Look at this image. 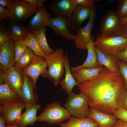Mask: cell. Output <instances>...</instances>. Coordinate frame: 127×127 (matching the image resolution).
<instances>
[{
	"instance_id": "c3c4849f",
	"label": "cell",
	"mask_w": 127,
	"mask_h": 127,
	"mask_svg": "<svg viewBox=\"0 0 127 127\" xmlns=\"http://www.w3.org/2000/svg\"><path fill=\"white\" fill-rule=\"evenodd\" d=\"M112 127H121L120 126L118 123H117L116 124L114 125V126H113Z\"/></svg>"
},
{
	"instance_id": "484cf974",
	"label": "cell",
	"mask_w": 127,
	"mask_h": 127,
	"mask_svg": "<svg viewBox=\"0 0 127 127\" xmlns=\"http://www.w3.org/2000/svg\"><path fill=\"white\" fill-rule=\"evenodd\" d=\"M47 29V27L45 26L34 29L32 31L42 51L45 54L48 55L54 51L49 47L48 43L45 36Z\"/></svg>"
},
{
	"instance_id": "8992f818",
	"label": "cell",
	"mask_w": 127,
	"mask_h": 127,
	"mask_svg": "<svg viewBox=\"0 0 127 127\" xmlns=\"http://www.w3.org/2000/svg\"><path fill=\"white\" fill-rule=\"evenodd\" d=\"M122 26L116 11L107 10L102 16L99 21L100 34L119 36Z\"/></svg>"
},
{
	"instance_id": "681fc988",
	"label": "cell",
	"mask_w": 127,
	"mask_h": 127,
	"mask_svg": "<svg viewBox=\"0 0 127 127\" xmlns=\"http://www.w3.org/2000/svg\"><path fill=\"white\" fill-rule=\"evenodd\" d=\"M115 0H108V1H106V4H107L110 3L111 2H113V1H115Z\"/></svg>"
},
{
	"instance_id": "44dd1931",
	"label": "cell",
	"mask_w": 127,
	"mask_h": 127,
	"mask_svg": "<svg viewBox=\"0 0 127 127\" xmlns=\"http://www.w3.org/2000/svg\"><path fill=\"white\" fill-rule=\"evenodd\" d=\"M94 37L91 35L90 39L87 44L86 48L87 55V58L83 64L76 67H70L71 71L73 72L80 68H92L99 67L94 44Z\"/></svg>"
},
{
	"instance_id": "4dcf8cb0",
	"label": "cell",
	"mask_w": 127,
	"mask_h": 127,
	"mask_svg": "<svg viewBox=\"0 0 127 127\" xmlns=\"http://www.w3.org/2000/svg\"><path fill=\"white\" fill-rule=\"evenodd\" d=\"M11 40L10 34L7 26L4 23H0V45Z\"/></svg>"
},
{
	"instance_id": "d4e9b609",
	"label": "cell",
	"mask_w": 127,
	"mask_h": 127,
	"mask_svg": "<svg viewBox=\"0 0 127 127\" xmlns=\"http://www.w3.org/2000/svg\"><path fill=\"white\" fill-rule=\"evenodd\" d=\"M60 127H99V126L91 118L80 119L71 116L67 121L62 123Z\"/></svg>"
},
{
	"instance_id": "83f0119b",
	"label": "cell",
	"mask_w": 127,
	"mask_h": 127,
	"mask_svg": "<svg viewBox=\"0 0 127 127\" xmlns=\"http://www.w3.org/2000/svg\"><path fill=\"white\" fill-rule=\"evenodd\" d=\"M24 41L27 47L31 49L36 55L42 57L44 58L47 56L48 55L44 53L40 47L32 31H29L27 37Z\"/></svg>"
},
{
	"instance_id": "9a60e30c",
	"label": "cell",
	"mask_w": 127,
	"mask_h": 127,
	"mask_svg": "<svg viewBox=\"0 0 127 127\" xmlns=\"http://www.w3.org/2000/svg\"><path fill=\"white\" fill-rule=\"evenodd\" d=\"M23 76L24 83L20 97L26 105L36 104L39 98L34 91L35 89L33 82L30 77L23 73Z\"/></svg>"
},
{
	"instance_id": "9c48e42d",
	"label": "cell",
	"mask_w": 127,
	"mask_h": 127,
	"mask_svg": "<svg viewBox=\"0 0 127 127\" xmlns=\"http://www.w3.org/2000/svg\"><path fill=\"white\" fill-rule=\"evenodd\" d=\"M47 64L44 58L35 55L30 64L23 70V72L30 77L34 85L35 91L36 89V84L40 76L47 78L48 69Z\"/></svg>"
},
{
	"instance_id": "7bdbcfd3",
	"label": "cell",
	"mask_w": 127,
	"mask_h": 127,
	"mask_svg": "<svg viewBox=\"0 0 127 127\" xmlns=\"http://www.w3.org/2000/svg\"><path fill=\"white\" fill-rule=\"evenodd\" d=\"M118 123L121 127H127V122L119 119Z\"/></svg>"
},
{
	"instance_id": "d590c367",
	"label": "cell",
	"mask_w": 127,
	"mask_h": 127,
	"mask_svg": "<svg viewBox=\"0 0 127 127\" xmlns=\"http://www.w3.org/2000/svg\"><path fill=\"white\" fill-rule=\"evenodd\" d=\"M10 19V18L9 7L6 8L0 5V22L3 20H8Z\"/></svg>"
},
{
	"instance_id": "60d3db41",
	"label": "cell",
	"mask_w": 127,
	"mask_h": 127,
	"mask_svg": "<svg viewBox=\"0 0 127 127\" xmlns=\"http://www.w3.org/2000/svg\"><path fill=\"white\" fill-rule=\"evenodd\" d=\"M119 36L127 38V23L122 25Z\"/></svg>"
},
{
	"instance_id": "74e56055",
	"label": "cell",
	"mask_w": 127,
	"mask_h": 127,
	"mask_svg": "<svg viewBox=\"0 0 127 127\" xmlns=\"http://www.w3.org/2000/svg\"><path fill=\"white\" fill-rule=\"evenodd\" d=\"M114 55L118 59L121 60L127 64V48L123 51L117 52Z\"/></svg>"
},
{
	"instance_id": "7dc6e473",
	"label": "cell",
	"mask_w": 127,
	"mask_h": 127,
	"mask_svg": "<svg viewBox=\"0 0 127 127\" xmlns=\"http://www.w3.org/2000/svg\"><path fill=\"white\" fill-rule=\"evenodd\" d=\"M3 50V44L0 45V57L1 56Z\"/></svg>"
},
{
	"instance_id": "4fadbf2b",
	"label": "cell",
	"mask_w": 127,
	"mask_h": 127,
	"mask_svg": "<svg viewBox=\"0 0 127 127\" xmlns=\"http://www.w3.org/2000/svg\"><path fill=\"white\" fill-rule=\"evenodd\" d=\"M45 5L52 11L55 17L67 18L71 14L76 6L72 0H54Z\"/></svg>"
},
{
	"instance_id": "ac0fdd59",
	"label": "cell",
	"mask_w": 127,
	"mask_h": 127,
	"mask_svg": "<svg viewBox=\"0 0 127 127\" xmlns=\"http://www.w3.org/2000/svg\"><path fill=\"white\" fill-rule=\"evenodd\" d=\"M95 49L99 67L103 65L112 71H119L116 62L118 59L116 56L114 54H106L95 46Z\"/></svg>"
},
{
	"instance_id": "836d02e7",
	"label": "cell",
	"mask_w": 127,
	"mask_h": 127,
	"mask_svg": "<svg viewBox=\"0 0 127 127\" xmlns=\"http://www.w3.org/2000/svg\"><path fill=\"white\" fill-rule=\"evenodd\" d=\"M118 107L127 110V90L125 89L121 93L118 99Z\"/></svg>"
},
{
	"instance_id": "d6986e66",
	"label": "cell",
	"mask_w": 127,
	"mask_h": 127,
	"mask_svg": "<svg viewBox=\"0 0 127 127\" xmlns=\"http://www.w3.org/2000/svg\"><path fill=\"white\" fill-rule=\"evenodd\" d=\"M7 27L11 40L14 42L19 40H24L29 31L28 24H22L10 19L8 20Z\"/></svg>"
},
{
	"instance_id": "e575fe53",
	"label": "cell",
	"mask_w": 127,
	"mask_h": 127,
	"mask_svg": "<svg viewBox=\"0 0 127 127\" xmlns=\"http://www.w3.org/2000/svg\"><path fill=\"white\" fill-rule=\"evenodd\" d=\"M113 114L118 119L127 122V110L118 107Z\"/></svg>"
},
{
	"instance_id": "ffe728a7",
	"label": "cell",
	"mask_w": 127,
	"mask_h": 127,
	"mask_svg": "<svg viewBox=\"0 0 127 127\" xmlns=\"http://www.w3.org/2000/svg\"><path fill=\"white\" fill-rule=\"evenodd\" d=\"M104 67L102 66L92 68H80L72 72V74L77 82L80 84L97 78Z\"/></svg>"
},
{
	"instance_id": "2e32d148",
	"label": "cell",
	"mask_w": 127,
	"mask_h": 127,
	"mask_svg": "<svg viewBox=\"0 0 127 127\" xmlns=\"http://www.w3.org/2000/svg\"><path fill=\"white\" fill-rule=\"evenodd\" d=\"M88 117L94 120L99 127H112L117 123L119 119L113 114L105 113L91 107Z\"/></svg>"
},
{
	"instance_id": "7402d4cb",
	"label": "cell",
	"mask_w": 127,
	"mask_h": 127,
	"mask_svg": "<svg viewBox=\"0 0 127 127\" xmlns=\"http://www.w3.org/2000/svg\"><path fill=\"white\" fill-rule=\"evenodd\" d=\"M14 43L11 40L3 44V50L0 57V64L6 69L14 66L15 63Z\"/></svg>"
},
{
	"instance_id": "f546056e",
	"label": "cell",
	"mask_w": 127,
	"mask_h": 127,
	"mask_svg": "<svg viewBox=\"0 0 127 127\" xmlns=\"http://www.w3.org/2000/svg\"><path fill=\"white\" fill-rule=\"evenodd\" d=\"M27 48L25 44L24 40H18L15 42V62L20 58Z\"/></svg>"
},
{
	"instance_id": "ba28073f",
	"label": "cell",
	"mask_w": 127,
	"mask_h": 127,
	"mask_svg": "<svg viewBox=\"0 0 127 127\" xmlns=\"http://www.w3.org/2000/svg\"><path fill=\"white\" fill-rule=\"evenodd\" d=\"M90 13L88 22L85 26L79 28L75 34L74 40L76 47L78 49L86 50L91 37V32L97 15L96 10L94 5L89 7Z\"/></svg>"
},
{
	"instance_id": "277c9868",
	"label": "cell",
	"mask_w": 127,
	"mask_h": 127,
	"mask_svg": "<svg viewBox=\"0 0 127 127\" xmlns=\"http://www.w3.org/2000/svg\"><path fill=\"white\" fill-rule=\"evenodd\" d=\"M94 44L104 53L114 54L127 48V38L121 36H113L100 34L98 35Z\"/></svg>"
},
{
	"instance_id": "ee69618b",
	"label": "cell",
	"mask_w": 127,
	"mask_h": 127,
	"mask_svg": "<svg viewBox=\"0 0 127 127\" xmlns=\"http://www.w3.org/2000/svg\"><path fill=\"white\" fill-rule=\"evenodd\" d=\"M5 122L3 117L0 116V127H5Z\"/></svg>"
},
{
	"instance_id": "f35d334b",
	"label": "cell",
	"mask_w": 127,
	"mask_h": 127,
	"mask_svg": "<svg viewBox=\"0 0 127 127\" xmlns=\"http://www.w3.org/2000/svg\"><path fill=\"white\" fill-rule=\"evenodd\" d=\"M31 4L37 7L38 8L43 6H45L44 4L45 0H24Z\"/></svg>"
},
{
	"instance_id": "5b68a950",
	"label": "cell",
	"mask_w": 127,
	"mask_h": 127,
	"mask_svg": "<svg viewBox=\"0 0 127 127\" xmlns=\"http://www.w3.org/2000/svg\"><path fill=\"white\" fill-rule=\"evenodd\" d=\"M64 105L71 116L78 118L88 117L90 108L86 96L81 93L76 94L72 92Z\"/></svg>"
},
{
	"instance_id": "6da1fadb",
	"label": "cell",
	"mask_w": 127,
	"mask_h": 127,
	"mask_svg": "<svg viewBox=\"0 0 127 127\" xmlns=\"http://www.w3.org/2000/svg\"><path fill=\"white\" fill-rule=\"evenodd\" d=\"M78 87L80 93L86 96L90 107L111 114L118 108V99L126 89L120 71H112L105 67L97 78L79 84Z\"/></svg>"
},
{
	"instance_id": "e0dca14e",
	"label": "cell",
	"mask_w": 127,
	"mask_h": 127,
	"mask_svg": "<svg viewBox=\"0 0 127 127\" xmlns=\"http://www.w3.org/2000/svg\"><path fill=\"white\" fill-rule=\"evenodd\" d=\"M41 108V106L39 104L34 105H26L25 111L20 117L17 123V124L22 127L28 126H33L38 120L37 112Z\"/></svg>"
},
{
	"instance_id": "f1b7e54d",
	"label": "cell",
	"mask_w": 127,
	"mask_h": 127,
	"mask_svg": "<svg viewBox=\"0 0 127 127\" xmlns=\"http://www.w3.org/2000/svg\"><path fill=\"white\" fill-rule=\"evenodd\" d=\"M35 55L31 49L27 47L24 53L16 62L14 67L23 70L30 64Z\"/></svg>"
},
{
	"instance_id": "7c38bea8",
	"label": "cell",
	"mask_w": 127,
	"mask_h": 127,
	"mask_svg": "<svg viewBox=\"0 0 127 127\" xmlns=\"http://www.w3.org/2000/svg\"><path fill=\"white\" fill-rule=\"evenodd\" d=\"M23 70L11 67L6 70L5 79L10 89L19 96L21 94L24 83Z\"/></svg>"
},
{
	"instance_id": "d6a6232c",
	"label": "cell",
	"mask_w": 127,
	"mask_h": 127,
	"mask_svg": "<svg viewBox=\"0 0 127 127\" xmlns=\"http://www.w3.org/2000/svg\"><path fill=\"white\" fill-rule=\"evenodd\" d=\"M119 71L125 82V87L127 90V64L123 60L118 59L116 61Z\"/></svg>"
},
{
	"instance_id": "52a82bcc",
	"label": "cell",
	"mask_w": 127,
	"mask_h": 127,
	"mask_svg": "<svg viewBox=\"0 0 127 127\" xmlns=\"http://www.w3.org/2000/svg\"><path fill=\"white\" fill-rule=\"evenodd\" d=\"M9 7L10 19L19 23L32 17L38 10L37 7L24 0H13Z\"/></svg>"
},
{
	"instance_id": "8fae6325",
	"label": "cell",
	"mask_w": 127,
	"mask_h": 127,
	"mask_svg": "<svg viewBox=\"0 0 127 127\" xmlns=\"http://www.w3.org/2000/svg\"><path fill=\"white\" fill-rule=\"evenodd\" d=\"M90 13L89 7L80 5H77L71 14L67 18L69 31L75 34L85 20L89 19Z\"/></svg>"
},
{
	"instance_id": "1f68e13d",
	"label": "cell",
	"mask_w": 127,
	"mask_h": 127,
	"mask_svg": "<svg viewBox=\"0 0 127 127\" xmlns=\"http://www.w3.org/2000/svg\"><path fill=\"white\" fill-rule=\"evenodd\" d=\"M116 12L120 18L127 16V0H118Z\"/></svg>"
},
{
	"instance_id": "7a4b0ae2",
	"label": "cell",
	"mask_w": 127,
	"mask_h": 127,
	"mask_svg": "<svg viewBox=\"0 0 127 127\" xmlns=\"http://www.w3.org/2000/svg\"><path fill=\"white\" fill-rule=\"evenodd\" d=\"M64 53L63 50L59 48L44 58L48 67L47 78L55 86L59 84L60 79L64 72Z\"/></svg>"
},
{
	"instance_id": "30bf717a",
	"label": "cell",
	"mask_w": 127,
	"mask_h": 127,
	"mask_svg": "<svg viewBox=\"0 0 127 127\" xmlns=\"http://www.w3.org/2000/svg\"><path fill=\"white\" fill-rule=\"evenodd\" d=\"M26 104L24 102L5 103L0 105V116L3 118L5 124H14L17 123L23 110Z\"/></svg>"
},
{
	"instance_id": "f907efd6",
	"label": "cell",
	"mask_w": 127,
	"mask_h": 127,
	"mask_svg": "<svg viewBox=\"0 0 127 127\" xmlns=\"http://www.w3.org/2000/svg\"><path fill=\"white\" fill-rule=\"evenodd\" d=\"M46 127V126L45 125L44 126H42V127Z\"/></svg>"
},
{
	"instance_id": "4316f807",
	"label": "cell",
	"mask_w": 127,
	"mask_h": 127,
	"mask_svg": "<svg viewBox=\"0 0 127 127\" xmlns=\"http://www.w3.org/2000/svg\"><path fill=\"white\" fill-rule=\"evenodd\" d=\"M24 102L17 95L12 91L6 84L0 85V103L9 102Z\"/></svg>"
},
{
	"instance_id": "ab89813d",
	"label": "cell",
	"mask_w": 127,
	"mask_h": 127,
	"mask_svg": "<svg viewBox=\"0 0 127 127\" xmlns=\"http://www.w3.org/2000/svg\"><path fill=\"white\" fill-rule=\"evenodd\" d=\"M6 70L0 64V85L5 84V75Z\"/></svg>"
},
{
	"instance_id": "f6af8a7d",
	"label": "cell",
	"mask_w": 127,
	"mask_h": 127,
	"mask_svg": "<svg viewBox=\"0 0 127 127\" xmlns=\"http://www.w3.org/2000/svg\"><path fill=\"white\" fill-rule=\"evenodd\" d=\"M120 21L122 25L127 23V16L124 18H120Z\"/></svg>"
},
{
	"instance_id": "603a6c76",
	"label": "cell",
	"mask_w": 127,
	"mask_h": 127,
	"mask_svg": "<svg viewBox=\"0 0 127 127\" xmlns=\"http://www.w3.org/2000/svg\"><path fill=\"white\" fill-rule=\"evenodd\" d=\"M64 69L65 74L64 78L60 80L59 83L62 89L66 92L69 95L72 92L73 87L79 84L74 78L70 68L68 54L66 52L65 55Z\"/></svg>"
},
{
	"instance_id": "cb8c5ba5",
	"label": "cell",
	"mask_w": 127,
	"mask_h": 127,
	"mask_svg": "<svg viewBox=\"0 0 127 127\" xmlns=\"http://www.w3.org/2000/svg\"><path fill=\"white\" fill-rule=\"evenodd\" d=\"M45 6L38 8L35 15L30 20L28 24L29 31L46 26L48 20L52 18V15L48 12Z\"/></svg>"
},
{
	"instance_id": "8d00e7d4",
	"label": "cell",
	"mask_w": 127,
	"mask_h": 127,
	"mask_svg": "<svg viewBox=\"0 0 127 127\" xmlns=\"http://www.w3.org/2000/svg\"><path fill=\"white\" fill-rule=\"evenodd\" d=\"M76 6L80 5L84 6L90 7L94 6V1L93 0H72Z\"/></svg>"
},
{
	"instance_id": "bcb514c9",
	"label": "cell",
	"mask_w": 127,
	"mask_h": 127,
	"mask_svg": "<svg viewBox=\"0 0 127 127\" xmlns=\"http://www.w3.org/2000/svg\"><path fill=\"white\" fill-rule=\"evenodd\" d=\"M5 127H22L19 126L17 123L14 124L7 125L5 124ZM25 127H29L28 126Z\"/></svg>"
},
{
	"instance_id": "3957f363",
	"label": "cell",
	"mask_w": 127,
	"mask_h": 127,
	"mask_svg": "<svg viewBox=\"0 0 127 127\" xmlns=\"http://www.w3.org/2000/svg\"><path fill=\"white\" fill-rule=\"evenodd\" d=\"M71 116L67 109L61 106L59 102H54L47 104L38 116V121L46 122L49 125L60 126L64 121L69 119Z\"/></svg>"
},
{
	"instance_id": "5bb4252c",
	"label": "cell",
	"mask_w": 127,
	"mask_h": 127,
	"mask_svg": "<svg viewBox=\"0 0 127 127\" xmlns=\"http://www.w3.org/2000/svg\"><path fill=\"white\" fill-rule=\"evenodd\" d=\"M46 26L51 28L54 33L60 35L68 41L74 40L75 35L71 33L69 31L67 18L60 17L51 18L47 21Z\"/></svg>"
},
{
	"instance_id": "b9f144b4",
	"label": "cell",
	"mask_w": 127,
	"mask_h": 127,
	"mask_svg": "<svg viewBox=\"0 0 127 127\" xmlns=\"http://www.w3.org/2000/svg\"><path fill=\"white\" fill-rule=\"evenodd\" d=\"M12 0H0V5L6 8L10 6L12 3Z\"/></svg>"
}]
</instances>
